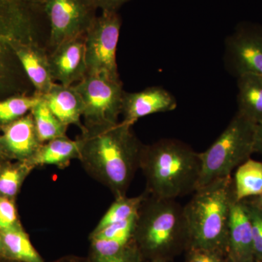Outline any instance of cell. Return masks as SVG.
<instances>
[{"label":"cell","mask_w":262,"mask_h":262,"mask_svg":"<svg viewBox=\"0 0 262 262\" xmlns=\"http://www.w3.org/2000/svg\"><path fill=\"white\" fill-rule=\"evenodd\" d=\"M177 106L175 97L163 88L149 87L139 92L124 93L122 122L134 125L139 119L153 114L173 111Z\"/></svg>","instance_id":"4fadbf2b"},{"label":"cell","mask_w":262,"mask_h":262,"mask_svg":"<svg viewBox=\"0 0 262 262\" xmlns=\"http://www.w3.org/2000/svg\"><path fill=\"white\" fill-rule=\"evenodd\" d=\"M133 125L120 122L107 126L84 127L79 160L88 173L113 193L115 199L126 196L139 169L144 144Z\"/></svg>","instance_id":"6da1fadb"},{"label":"cell","mask_w":262,"mask_h":262,"mask_svg":"<svg viewBox=\"0 0 262 262\" xmlns=\"http://www.w3.org/2000/svg\"><path fill=\"white\" fill-rule=\"evenodd\" d=\"M84 35L66 40L48 53L50 70L55 82L74 85L85 77Z\"/></svg>","instance_id":"8fae6325"},{"label":"cell","mask_w":262,"mask_h":262,"mask_svg":"<svg viewBox=\"0 0 262 262\" xmlns=\"http://www.w3.org/2000/svg\"><path fill=\"white\" fill-rule=\"evenodd\" d=\"M0 262H22L16 261V260L10 259L3 256H0Z\"/></svg>","instance_id":"e575fe53"},{"label":"cell","mask_w":262,"mask_h":262,"mask_svg":"<svg viewBox=\"0 0 262 262\" xmlns=\"http://www.w3.org/2000/svg\"><path fill=\"white\" fill-rule=\"evenodd\" d=\"M97 9L102 12H117L120 8L132 0H90Z\"/></svg>","instance_id":"f546056e"},{"label":"cell","mask_w":262,"mask_h":262,"mask_svg":"<svg viewBox=\"0 0 262 262\" xmlns=\"http://www.w3.org/2000/svg\"><path fill=\"white\" fill-rule=\"evenodd\" d=\"M0 160H3V149H2L1 144H0Z\"/></svg>","instance_id":"74e56055"},{"label":"cell","mask_w":262,"mask_h":262,"mask_svg":"<svg viewBox=\"0 0 262 262\" xmlns=\"http://www.w3.org/2000/svg\"><path fill=\"white\" fill-rule=\"evenodd\" d=\"M234 200L232 176L194 192L184 206L189 248L211 250L227 256L229 215Z\"/></svg>","instance_id":"277c9868"},{"label":"cell","mask_w":262,"mask_h":262,"mask_svg":"<svg viewBox=\"0 0 262 262\" xmlns=\"http://www.w3.org/2000/svg\"><path fill=\"white\" fill-rule=\"evenodd\" d=\"M3 239H2L1 233H0V256H3Z\"/></svg>","instance_id":"8d00e7d4"},{"label":"cell","mask_w":262,"mask_h":262,"mask_svg":"<svg viewBox=\"0 0 262 262\" xmlns=\"http://www.w3.org/2000/svg\"><path fill=\"white\" fill-rule=\"evenodd\" d=\"M25 3L32 5H42L43 0H22Z\"/></svg>","instance_id":"836d02e7"},{"label":"cell","mask_w":262,"mask_h":262,"mask_svg":"<svg viewBox=\"0 0 262 262\" xmlns=\"http://www.w3.org/2000/svg\"><path fill=\"white\" fill-rule=\"evenodd\" d=\"M0 130L3 160L29 162L42 145L31 113Z\"/></svg>","instance_id":"7c38bea8"},{"label":"cell","mask_w":262,"mask_h":262,"mask_svg":"<svg viewBox=\"0 0 262 262\" xmlns=\"http://www.w3.org/2000/svg\"><path fill=\"white\" fill-rule=\"evenodd\" d=\"M49 24L42 6L22 0H0V96L17 93L33 94L24 84L33 87L18 57L14 45L36 41L48 45Z\"/></svg>","instance_id":"7a4b0ae2"},{"label":"cell","mask_w":262,"mask_h":262,"mask_svg":"<svg viewBox=\"0 0 262 262\" xmlns=\"http://www.w3.org/2000/svg\"><path fill=\"white\" fill-rule=\"evenodd\" d=\"M74 86L83 103L84 127L107 126L119 122L125 93L121 80L103 75H86Z\"/></svg>","instance_id":"52a82bcc"},{"label":"cell","mask_w":262,"mask_h":262,"mask_svg":"<svg viewBox=\"0 0 262 262\" xmlns=\"http://www.w3.org/2000/svg\"><path fill=\"white\" fill-rule=\"evenodd\" d=\"M151 262H168V261L167 259H165V258H158L151 260Z\"/></svg>","instance_id":"d590c367"},{"label":"cell","mask_w":262,"mask_h":262,"mask_svg":"<svg viewBox=\"0 0 262 262\" xmlns=\"http://www.w3.org/2000/svg\"><path fill=\"white\" fill-rule=\"evenodd\" d=\"M254 152L262 156V122L256 125L255 132Z\"/></svg>","instance_id":"4dcf8cb0"},{"label":"cell","mask_w":262,"mask_h":262,"mask_svg":"<svg viewBox=\"0 0 262 262\" xmlns=\"http://www.w3.org/2000/svg\"><path fill=\"white\" fill-rule=\"evenodd\" d=\"M13 48L34 93L40 96L47 94L55 83L50 70L48 45L35 41H20Z\"/></svg>","instance_id":"5bb4252c"},{"label":"cell","mask_w":262,"mask_h":262,"mask_svg":"<svg viewBox=\"0 0 262 262\" xmlns=\"http://www.w3.org/2000/svg\"><path fill=\"white\" fill-rule=\"evenodd\" d=\"M42 98L55 116L67 126L75 125L84 130L82 118L83 103L75 86L55 82Z\"/></svg>","instance_id":"2e32d148"},{"label":"cell","mask_w":262,"mask_h":262,"mask_svg":"<svg viewBox=\"0 0 262 262\" xmlns=\"http://www.w3.org/2000/svg\"><path fill=\"white\" fill-rule=\"evenodd\" d=\"M229 262H253L252 225L244 202H234L229 215L228 248Z\"/></svg>","instance_id":"9a60e30c"},{"label":"cell","mask_w":262,"mask_h":262,"mask_svg":"<svg viewBox=\"0 0 262 262\" xmlns=\"http://www.w3.org/2000/svg\"><path fill=\"white\" fill-rule=\"evenodd\" d=\"M88 259L90 262H142V254L135 241L119 242L108 239H89Z\"/></svg>","instance_id":"d6986e66"},{"label":"cell","mask_w":262,"mask_h":262,"mask_svg":"<svg viewBox=\"0 0 262 262\" xmlns=\"http://www.w3.org/2000/svg\"><path fill=\"white\" fill-rule=\"evenodd\" d=\"M225 62L235 77L246 74L262 77V27L239 24L226 40Z\"/></svg>","instance_id":"30bf717a"},{"label":"cell","mask_w":262,"mask_h":262,"mask_svg":"<svg viewBox=\"0 0 262 262\" xmlns=\"http://www.w3.org/2000/svg\"><path fill=\"white\" fill-rule=\"evenodd\" d=\"M243 202L252 225L255 259L256 261L262 262V211L247 200Z\"/></svg>","instance_id":"4316f807"},{"label":"cell","mask_w":262,"mask_h":262,"mask_svg":"<svg viewBox=\"0 0 262 262\" xmlns=\"http://www.w3.org/2000/svg\"><path fill=\"white\" fill-rule=\"evenodd\" d=\"M147 195L148 193L144 192L140 195L133 198L125 196L117 198L103 215L94 230H99L112 224L124 222L136 216Z\"/></svg>","instance_id":"d4e9b609"},{"label":"cell","mask_w":262,"mask_h":262,"mask_svg":"<svg viewBox=\"0 0 262 262\" xmlns=\"http://www.w3.org/2000/svg\"><path fill=\"white\" fill-rule=\"evenodd\" d=\"M80 155V142L78 139L72 140L67 136L43 143L28 163L34 168L43 165H55L63 169Z\"/></svg>","instance_id":"e0dca14e"},{"label":"cell","mask_w":262,"mask_h":262,"mask_svg":"<svg viewBox=\"0 0 262 262\" xmlns=\"http://www.w3.org/2000/svg\"><path fill=\"white\" fill-rule=\"evenodd\" d=\"M253 262H257V261H256V260H255V261H253Z\"/></svg>","instance_id":"f35d334b"},{"label":"cell","mask_w":262,"mask_h":262,"mask_svg":"<svg viewBox=\"0 0 262 262\" xmlns=\"http://www.w3.org/2000/svg\"><path fill=\"white\" fill-rule=\"evenodd\" d=\"M122 27L117 12H102L96 16L84 35L86 75H103L120 80L117 49Z\"/></svg>","instance_id":"ba28073f"},{"label":"cell","mask_w":262,"mask_h":262,"mask_svg":"<svg viewBox=\"0 0 262 262\" xmlns=\"http://www.w3.org/2000/svg\"><path fill=\"white\" fill-rule=\"evenodd\" d=\"M144 259H170L187 249L189 236L184 206L173 199L148 194L138 213L134 236Z\"/></svg>","instance_id":"5b68a950"},{"label":"cell","mask_w":262,"mask_h":262,"mask_svg":"<svg viewBox=\"0 0 262 262\" xmlns=\"http://www.w3.org/2000/svg\"><path fill=\"white\" fill-rule=\"evenodd\" d=\"M247 201L252 203L255 206L257 207L258 209L262 211V193L260 195L255 196V198H250Z\"/></svg>","instance_id":"d6a6232c"},{"label":"cell","mask_w":262,"mask_h":262,"mask_svg":"<svg viewBox=\"0 0 262 262\" xmlns=\"http://www.w3.org/2000/svg\"><path fill=\"white\" fill-rule=\"evenodd\" d=\"M19 223L15 200L0 196V231L11 228Z\"/></svg>","instance_id":"83f0119b"},{"label":"cell","mask_w":262,"mask_h":262,"mask_svg":"<svg viewBox=\"0 0 262 262\" xmlns=\"http://www.w3.org/2000/svg\"><path fill=\"white\" fill-rule=\"evenodd\" d=\"M237 113L256 125L262 122V77L246 74L237 77Z\"/></svg>","instance_id":"ac0fdd59"},{"label":"cell","mask_w":262,"mask_h":262,"mask_svg":"<svg viewBox=\"0 0 262 262\" xmlns=\"http://www.w3.org/2000/svg\"><path fill=\"white\" fill-rule=\"evenodd\" d=\"M34 169L28 162L0 160V196L16 199L24 181Z\"/></svg>","instance_id":"7402d4cb"},{"label":"cell","mask_w":262,"mask_h":262,"mask_svg":"<svg viewBox=\"0 0 262 262\" xmlns=\"http://www.w3.org/2000/svg\"><path fill=\"white\" fill-rule=\"evenodd\" d=\"M42 99L36 94H16L0 100V128L31 113Z\"/></svg>","instance_id":"cb8c5ba5"},{"label":"cell","mask_w":262,"mask_h":262,"mask_svg":"<svg viewBox=\"0 0 262 262\" xmlns=\"http://www.w3.org/2000/svg\"><path fill=\"white\" fill-rule=\"evenodd\" d=\"M187 262H229L227 256L203 248L187 249Z\"/></svg>","instance_id":"f1b7e54d"},{"label":"cell","mask_w":262,"mask_h":262,"mask_svg":"<svg viewBox=\"0 0 262 262\" xmlns=\"http://www.w3.org/2000/svg\"><path fill=\"white\" fill-rule=\"evenodd\" d=\"M150 196L176 200L195 192L201 159L199 152L182 141L163 139L143 146L140 165Z\"/></svg>","instance_id":"3957f363"},{"label":"cell","mask_w":262,"mask_h":262,"mask_svg":"<svg viewBox=\"0 0 262 262\" xmlns=\"http://www.w3.org/2000/svg\"><path fill=\"white\" fill-rule=\"evenodd\" d=\"M256 124L238 113L211 146L199 152L201 173L198 187L232 176L254 152Z\"/></svg>","instance_id":"8992f818"},{"label":"cell","mask_w":262,"mask_h":262,"mask_svg":"<svg viewBox=\"0 0 262 262\" xmlns=\"http://www.w3.org/2000/svg\"><path fill=\"white\" fill-rule=\"evenodd\" d=\"M31 114L34 120L38 137L42 144L52 139L67 136L66 134L68 126L62 123L55 116L43 98L32 108Z\"/></svg>","instance_id":"603a6c76"},{"label":"cell","mask_w":262,"mask_h":262,"mask_svg":"<svg viewBox=\"0 0 262 262\" xmlns=\"http://www.w3.org/2000/svg\"><path fill=\"white\" fill-rule=\"evenodd\" d=\"M52 262H90L87 257H80L77 256H67L58 258Z\"/></svg>","instance_id":"1f68e13d"},{"label":"cell","mask_w":262,"mask_h":262,"mask_svg":"<svg viewBox=\"0 0 262 262\" xmlns=\"http://www.w3.org/2000/svg\"><path fill=\"white\" fill-rule=\"evenodd\" d=\"M49 24L48 53L68 39L84 35L96 18L90 0H43Z\"/></svg>","instance_id":"9c48e42d"},{"label":"cell","mask_w":262,"mask_h":262,"mask_svg":"<svg viewBox=\"0 0 262 262\" xmlns=\"http://www.w3.org/2000/svg\"><path fill=\"white\" fill-rule=\"evenodd\" d=\"M137 217L138 215L130 220L112 224L99 230H94L90 234L89 239L130 242L134 239Z\"/></svg>","instance_id":"484cf974"},{"label":"cell","mask_w":262,"mask_h":262,"mask_svg":"<svg viewBox=\"0 0 262 262\" xmlns=\"http://www.w3.org/2000/svg\"><path fill=\"white\" fill-rule=\"evenodd\" d=\"M232 179L235 202L260 195L262 193V163L249 158L237 167Z\"/></svg>","instance_id":"44dd1931"},{"label":"cell","mask_w":262,"mask_h":262,"mask_svg":"<svg viewBox=\"0 0 262 262\" xmlns=\"http://www.w3.org/2000/svg\"><path fill=\"white\" fill-rule=\"evenodd\" d=\"M3 239V256L22 262H45L24 230L21 223L0 231Z\"/></svg>","instance_id":"ffe728a7"},{"label":"cell","mask_w":262,"mask_h":262,"mask_svg":"<svg viewBox=\"0 0 262 262\" xmlns=\"http://www.w3.org/2000/svg\"><path fill=\"white\" fill-rule=\"evenodd\" d=\"M186 262H187V261H186Z\"/></svg>","instance_id":"ab89813d"}]
</instances>
